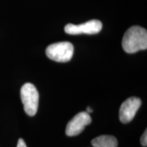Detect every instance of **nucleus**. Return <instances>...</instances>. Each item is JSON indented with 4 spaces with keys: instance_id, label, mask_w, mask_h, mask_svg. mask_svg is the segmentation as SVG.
Masks as SVG:
<instances>
[{
    "instance_id": "f257e3e1",
    "label": "nucleus",
    "mask_w": 147,
    "mask_h": 147,
    "mask_svg": "<svg viewBox=\"0 0 147 147\" xmlns=\"http://www.w3.org/2000/svg\"><path fill=\"white\" fill-rule=\"evenodd\" d=\"M122 47L127 53H135L147 49L146 29L133 26L127 30L122 40Z\"/></svg>"
},
{
    "instance_id": "f03ea898",
    "label": "nucleus",
    "mask_w": 147,
    "mask_h": 147,
    "mask_svg": "<svg viewBox=\"0 0 147 147\" xmlns=\"http://www.w3.org/2000/svg\"><path fill=\"white\" fill-rule=\"evenodd\" d=\"M21 97L27 115L31 117L34 116L39 105V93L36 87L29 82L25 83L21 87Z\"/></svg>"
},
{
    "instance_id": "7ed1b4c3",
    "label": "nucleus",
    "mask_w": 147,
    "mask_h": 147,
    "mask_svg": "<svg viewBox=\"0 0 147 147\" xmlns=\"http://www.w3.org/2000/svg\"><path fill=\"white\" fill-rule=\"evenodd\" d=\"M47 56L57 62H67L74 55V46L68 42H61L52 44L47 48Z\"/></svg>"
},
{
    "instance_id": "20e7f679",
    "label": "nucleus",
    "mask_w": 147,
    "mask_h": 147,
    "mask_svg": "<svg viewBox=\"0 0 147 147\" xmlns=\"http://www.w3.org/2000/svg\"><path fill=\"white\" fill-rule=\"evenodd\" d=\"M102 23L99 20H91L80 25L67 24L65 27V32L70 35L81 34H95L102 30Z\"/></svg>"
},
{
    "instance_id": "39448f33",
    "label": "nucleus",
    "mask_w": 147,
    "mask_h": 147,
    "mask_svg": "<svg viewBox=\"0 0 147 147\" xmlns=\"http://www.w3.org/2000/svg\"><path fill=\"white\" fill-rule=\"evenodd\" d=\"M91 123V118L87 112H81L77 114L68 122L65 133L68 136H75L82 133L85 127Z\"/></svg>"
},
{
    "instance_id": "423d86ee",
    "label": "nucleus",
    "mask_w": 147,
    "mask_h": 147,
    "mask_svg": "<svg viewBox=\"0 0 147 147\" xmlns=\"http://www.w3.org/2000/svg\"><path fill=\"white\" fill-rule=\"evenodd\" d=\"M140 99L138 97H131L127 99L121 104L119 110V119L123 123H127L133 120L137 111L140 107Z\"/></svg>"
},
{
    "instance_id": "0eeeda50",
    "label": "nucleus",
    "mask_w": 147,
    "mask_h": 147,
    "mask_svg": "<svg viewBox=\"0 0 147 147\" xmlns=\"http://www.w3.org/2000/svg\"><path fill=\"white\" fill-rule=\"evenodd\" d=\"M91 144L94 147H117L118 142L113 136L103 135L92 140Z\"/></svg>"
},
{
    "instance_id": "6e6552de",
    "label": "nucleus",
    "mask_w": 147,
    "mask_h": 147,
    "mask_svg": "<svg viewBox=\"0 0 147 147\" xmlns=\"http://www.w3.org/2000/svg\"><path fill=\"white\" fill-rule=\"evenodd\" d=\"M140 142H141V144H142V146H147V131H146V129L145 130L144 134H143L142 136H141Z\"/></svg>"
},
{
    "instance_id": "1a4fd4ad",
    "label": "nucleus",
    "mask_w": 147,
    "mask_h": 147,
    "mask_svg": "<svg viewBox=\"0 0 147 147\" xmlns=\"http://www.w3.org/2000/svg\"><path fill=\"white\" fill-rule=\"evenodd\" d=\"M17 147H27V145L25 144V141L23 139H19L18 141Z\"/></svg>"
},
{
    "instance_id": "9d476101",
    "label": "nucleus",
    "mask_w": 147,
    "mask_h": 147,
    "mask_svg": "<svg viewBox=\"0 0 147 147\" xmlns=\"http://www.w3.org/2000/svg\"><path fill=\"white\" fill-rule=\"evenodd\" d=\"M92 112H93V110H92V108H90V107H87V113H92Z\"/></svg>"
}]
</instances>
